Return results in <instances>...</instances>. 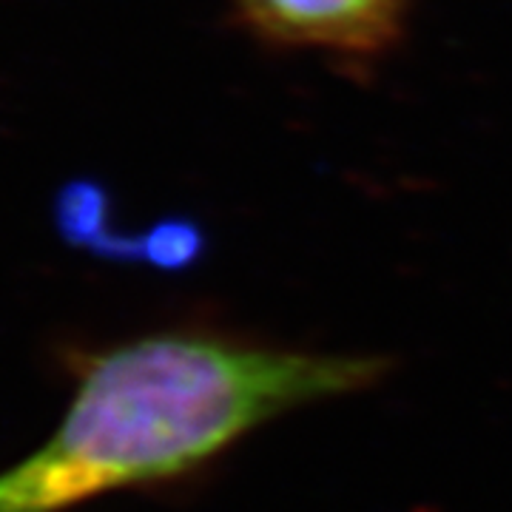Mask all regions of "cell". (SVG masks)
<instances>
[{
	"mask_svg": "<svg viewBox=\"0 0 512 512\" xmlns=\"http://www.w3.org/2000/svg\"><path fill=\"white\" fill-rule=\"evenodd\" d=\"M106 217H109V202L100 185L80 180V183H69L57 194V225L69 242L120 259L137 256V239L114 237Z\"/></svg>",
	"mask_w": 512,
	"mask_h": 512,
	"instance_id": "3",
	"label": "cell"
},
{
	"mask_svg": "<svg viewBox=\"0 0 512 512\" xmlns=\"http://www.w3.org/2000/svg\"><path fill=\"white\" fill-rule=\"evenodd\" d=\"M384 356H336L160 333L97 356L57 433L0 476V512H60L177 478L254 427L379 384Z\"/></svg>",
	"mask_w": 512,
	"mask_h": 512,
	"instance_id": "1",
	"label": "cell"
},
{
	"mask_svg": "<svg viewBox=\"0 0 512 512\" xmlns=\"http://www.w3.org/2000/svg\"><path fill=\"white\" fill-rule=\"evenodd\" d=\"M205 254V234L200 225L180 217H168L148 228L146 237L137 239V256L160 271H188Z\"/></svg>",
	"mask_w": 512,
	"mask_h": 512,
	"instance_id": "4",
	"label": "cell"
},
{
	"mask_svg": "<svg viewBox=\"0 0 512 512\" xmlns=\"http://www.w3.org/2000/svg\"><path fill=\"white\" fill-rule=\"evenodd\" d=\"M259 40L348 60H373L396 46L407 0H237Z\"/></svg>",
	"mask_w": 512,
	"mask_h": 512,
	"instance_id": "2",
	"label": "cell"
}]
</instances>
